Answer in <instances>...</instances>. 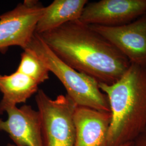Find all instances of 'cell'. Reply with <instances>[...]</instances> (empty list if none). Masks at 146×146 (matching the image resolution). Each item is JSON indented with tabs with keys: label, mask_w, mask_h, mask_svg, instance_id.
<instances>
[{
	"label": "cell",
	"mask_w": 146,
	"mask_h": 146,
	"mask_svg": "<svg viewBox=\"0 0 146 146\" xmlns=\"http://www.w3.org/2000/svg\"><path fill=\"white\" fill-rule=\"evenodd\" d=\"M44 8L37 1L25 0L0 15V51L5 52L11 46L26 49Z\"/></svg>",
	"instance_id": "cell-5"
},
{
	"label": "cell",
	"mask_w": 146,
	"mask_h": 146,
	"mask_svg": "<svg viewBox=\"0 0 146 146\" xmlns=\"http://www.w3.org/2000/svg\"><path fill=\"white\" fill-rule=\"evenodd\" d=\"M7 146H16L15 145H13V144H11V143H8L7 145Z\"/></svg>",
	"instance_id": "cell-15"
},
{
	"label": "cell",
	"mask_w": 146,
	"mask_h": 146,
	"mask_svg": "<svg viewBox=\"0 0 146 146\" xmlns=\"http://www.w3.org/2000/svg\"><path fill=\"white\" fill-rule=\"evenodd\" d=\"M87 0H55L45 7L37 23L35 33L41 35L69 22L79 20Z\"/></svg>",
	"instance_id": "cell-10"
},
{
	"label": "cell",
	"mask_w": 146,
	"mask_h": 146,
	"mask_svg": "<svg viewBox=\"0 0 146 146\" xmlns=\"http://www.w3.org/2000/svg\"></svg>",
	"instance_id": "cell-16"
},
{
	"label": "cell",
	"mask_w": 146,
	"mask_h": 146,
	"mask_svg": "<svg viewBox=\"0 0 146 146\" xmlns=\"http://www.w3.org/2000/svg\"><path fill=\"white\" fill-rule=\"evenodd\" d=\"M89 26L114 45L131 63L146 66V14L119 26Z\"/></svg>",
	"instance_id": "cell-7"
},
{
	"label": "cell",
	"mask_w": 146,
	"mask_h": 146,
	"mask_svg": "<svg viewBox=\"0 0 146 146\" xmlns=\"http://www.w3.org/2000/svg\"><path fill=\"white\" fill-rule=\"evenodd\" d=\"M99 87L111 114L108 146L133 142L146 129V66L131 63L115 83L99 82Z\"/></svg>",
	"instance_id": "cell-2"
},
{
	"label": "cell",
	"mask_w": 146,
	"mask_h": 146,
	"mask_svg": "<svg viewBox=\"0 0 146 146\" xmlns=\"http://www.w3.org/2000/svg\"><path fill=\"white\" fill-rule=\"evenodd\" d=\"M132 146H146V131L133 142Z\"/></svg>",
	"instance_id": "cell-13"
},
{
	"label": "cell",
	"mask_w": 146,
	"mask_h": 146,
	"mask_svg": "<svg viewBox=\"0 0 146 146\" xmlns=\"http://www.w3.org/2000/svg\"><path fill=\"white\" fill-rule=\"evenodd\" d=\"M40 35L64 62L98 82L114 84L131 65L129 60L114 45L79 20Z\"/></svg>",
	"instance_id": "cell-1"
},
{
	"label": "cell",
	"mask_w": 146,
	"mask_h": 146,
	"mask_svg": "<svg viewBox=\"0 0 146 146\" xmlns=\"http://www.w3.org/2000/svg\"><path fill=\"white\" fill-rule=\"evenodd\" d=\"M73 120L75 128V146H108L111 120L110 112L76 106Z\"/></svg>",
	"instance_id": "cell-9"
},
{
	"label": "cell",
	"mask_w": 146,
	"mask_h": 146,
	"mask_svg": "<svg viewBox=\"0 0 146 146\" xmlns=\"http://www.w3.org/2000/svg\"><path fill=\"white\" fill-rule=\"evenodd\" d=\"M17 72L22 73L40 84L49 78V70L44 63L31 50L26 49L21 54Z\"/></svg>",
	"instance_id": "cell-12"
},
{
	"label": "cell",
	"mask_w": 146,
	"mask_h": 146,
	"mask_svg": "<svg viewBox=\"0 0 146 146\" xmlns=\"http://www.w3.org/2000/svg\"><path fill=\"white\" fill-rule=\"evenodd\" d=\"M132 145H133V142H130V143H127L119 146H132Z\"/></svg>",
	"instance_id": "cell-14"
},
{
	"label": "cell",
	"mask_w": 146,
	"mask_h": 146,
	"mask_svg": "<svg viewBox=\"0 0 146 146\" xmlns=\"http://www.w3.org/2000/svg\"><path fill=\"white\" fill-rule=\"evenodd\" d=\"M38 85L31 78L17 71L9 75H0V91L3 94L0 102V114L7 106L25 103L38 92Z\"/></svg>",
	"instance_id": "cell-11"
},
{
	"label": "cell",
	"mask_w": 146,
	"mask_h": 146,
	"mask_svg": "<svg viewBox=\"0 0 146 146\" xmlns=\"http://www.w3.org/2000/svg\"><path fill=\"white\" fill-rule=\"evenodd\" d=\"M26 49L34 52L49 72L58 78L66 89L67 95L76 106L110 112L108 97L100 90L99 82L64 62L39 34L35 33Z\"/></svg>",
	"instance_id": "cell-3"
},
{
	"label": "cell",
	"mask_w": 146,
	"mask_h": 146,
	"mask_svg": "<svg viewBox=\"0 0 146 146\" xmlns=\"http://www.w3.org/2000/svg\"><path fill=\"white\" fill-rule=\"evenodd\" d=\"M146 14V0H101L87 3L79 21L87 25L119 26Z\"/></svg>",
	"instance_id": "cell-6"
},
{
	"label": "cell",
	"mask_w": 146,
	"mask_h": 146,
	"mask_svg": "<svg viewBox=\"0 0 146 146\" xmlns=\"http://www.w3.org/2000/svg\"><path fill=\"white\" fill-rule=\"evenodd\" d=\"M36 93L44 146H75L73 115L76 105L67 95L52 99L42 89Z\"/></svg>",
	"instance_id": "cell-4"
},
{
	"label": "cell",
	"mask_w": 146,
	"mask_h": 146,
	"mask_svg": "<svg viewBox=\"0 0 146 146\" xmlns=\"http://www.w3.org/2000/svg\"><path fill=\"white\" fill-rule=\"evenodd\" d=\"M8 118H0V131L8 133L16 146H44L41 119L38 110L31 106H7L3 113Z\"/></svg>",
	"instance_id": "cell-8"
}]
</instances>
